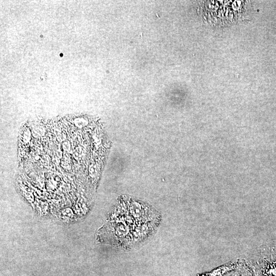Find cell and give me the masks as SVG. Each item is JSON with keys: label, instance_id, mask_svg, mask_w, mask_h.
<instances>
[{"label": "cell", "instance_id": "6da1fadb", "mask_svg": "<svg viewBox=\"0 0 276 276\" xmlns=\"http://www.w3.org/2000/svg\"><path fill=\"white\" fill-rule=\"evenodd\" d=\"M128 212L132 218L137 223L159 222L157 211L150 206L139 202H133L128 206Z\"/></svg>", "mask_w": 276, "mask_h": 276}, {"label": "cell", "instance_id": "7a4b0ae2", "mask_svg": "<svg viewBox=\"0 0 276 276\" xmlns=\"http://www.w3.org/2000/svg\"><path fill=\"white\" fill-rule=\"evenodd\" d=\"M158 222L137 223V226L132 228V239L133 243H138L146 239L155 230Z\"/></svg>", "mask_w": 276, "mask_h": 276}]
</instances>
